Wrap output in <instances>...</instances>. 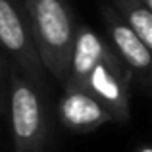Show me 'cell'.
<instances>
[{"label": "cell", "mask_w": 152, "mask_h": 152, "mask_svg": "<svg viewBox=\"0 0 152 152\" xmlns=\"http://www.w3.org/2000/svg\"><path fill=\"white\" fill-rule=\"evenodd\" d=\"M29 33L45 71L66 81L77 23L67 0H21Z\"/></svg>", "instance_id": "6da1fadb"}, {"label": "cell", "mask_w": 152, "mask_h": 152, "mask_svg": "<svg viewBox=\"0 0 152 152\" xmlns=\"http://www.w3.org/2000/svg\"><path fill=\"white\" fill-rule=\"evenodd\" d=\"M6 106L14 152H46L50 119L42 87L31 81L14 62L8 66Z\"/></svg>", "instance_id": "7a4b0ae2"}, {"label": "cell", "mask_w": 152, "mask_h": 152, "mask_svg": "<svg viewBox=\"0 0 152 152\" xmlns=\"http://www.w3.org/2000/svg\"><path fill=\"white\" fill-rule=\"evenodd\" d=\"M131 71L121 62L118 54L108 45L106 52L98 64L93 67L87 81L81 87H85L93 96H96L102 102V106L110 112L112 121L127 123L129 121V93H131Z\"/></svg>", "instance_id": "3957f363"}, {"label": "cell", "mask_w": 152, "mask_h": 152, "mask_svg": "<svg viewBox=\"0 0 152 152\" xmlns=\"http://www.w3.org/2000/svg\"><path fill=\"white\" fill-rule=\"evenodd\" d=\"M0 46L31 81L45 89V67L35 50L25 10L15 0H0Z\"/></svg>", "instance_id": "277c9868"}, {"label": "cell", "mask_w": 152, "mask_h": 152, "mask_svg": "<svg viewBox=\"0 0 152 152\" xmlns=\"http://www.w3.org/2000/svg\"><path fill=\"white\" fill-rule=\"evenodd\" d=\"M100 15L106 33L110 37V46L115 54L121 58V62L129 67L131 77L137 79L141 87L148 93L150 91V67L152 56L150 48L135 35V31L118 15V12L110 4L100 2Z\"/></svg>", "instance_id": "5b68a950"}, {"label": "cell", "mask_w": 152, "mask_h": 152, "mask_svg": "<svg viewBox=\"0 0 152 152\" xmlns=\"http://www.w3.org/2000/svg\"><path fill=\"white\" fill-rule=\"evenodd\" d=\"M58 119L71 133H93L98 127L112 121V115L96 96L85 87L75 83H64V94L56 106Z\"/></svg>", "instance_id": "8992f818"}, {"label": "cell", "mask_w": 152, "mask_h": 152, "mask_svg": "<svg viewBox=\"0 0 152 152\" xmlns=\"http://www.w3.org/2000/svg\"><path fill=\"white\" fill-rule=\"evenodd\" d=\"M108 48V42L89 25H77L67 64V77L64 83H75L83 85L93 71V67L98 64L102 54Z\"/></svg>", "instance_id": "52a82bcc"}, {"label": "cell", "mask_w": 152, "mask_h": 152, "mask_svg": "<svg viewBox=\"0 0 152 152\" xmlns=\"http://www.w3.org/2000/svg\"><path fill=\"white\" fill-rule=\"evenodd\" d=\"M110 6L118 15L135 31L139 39L152 48V10L142 4V0H110Z\"/></svg>", "instance_id": "ba28073f"}, {"label": "cell", "mask_w": 152, "mask_h": 152, "mask_svg": "<svg viewBox=\"0 0 152 152\" xmlns=\"http://www.w3.org/2000/svg\"><path fill=\"white\" fill-rule=\"evenodd\" d=\"M6 93H8V64L0 46V118L6 110Z\"/></svg>", "instance_id": "9c48e42d"}, {"label": "cell", "mask_w": 152, "mask_h": 152, "mask_svg": "<svg viewBox=\"0 0 152 152\" xmlns=\"http://www.w3.org/2000/svg\"><path fill=\"white\" fill-rule=\"evenodd\" d=\"M135 152H152V146L150 145H139L135 148Z\"/></svg>", "instance_id": "30bf717a"}, {"label": "cell", "mask_w": 152, "mask_h": 152, "mask_svg": "<svg viewBox=\"0 0 152 152\" xmlns=\"http://www.w3.org/2000/svg\"><path fill=\"white\" fill-rule=\"evenodd\" d=\"M142 4H145V6H148V8H152V0H142Z\"/></svg>", "instance_id": "8fae6325"}]
</instances>
